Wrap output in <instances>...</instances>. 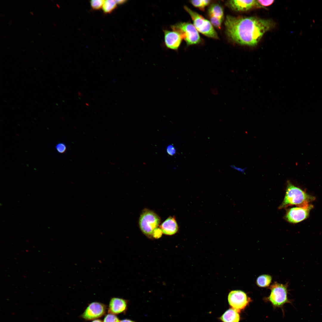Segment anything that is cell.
I'll list each match as a JSON object with an SVG mask.
<instances>
[{
	"instance_id": "obj_22",
	"label": "cell",
	"mask_w": 322,
	"mask_h": 322,
	"mask_svg": "<svg viewBox=\"0 0 322 322\" xmlns=\"http://www.w3.org/2000/svg\"><path fill=\"white\" fill-rule=\"evenodd\" d=\"M162 231L160 228L158 227L154 231L152 237L155 239H159L162 236Z\"/></svg>"
},
{
	"instance_id": "obj_26",
	"label": "cell",
	"mask_w": 322,
	"mask_h": 322,
	"mask_svg": "<svg viewBox=\"0 0 322 322\" xmlns=\"http://www.w3.org/2000/svg\"><path fill=\"white\" fill-rule=\"evenodd\" d=\"M116 1L118 4H122L126 1L125 0H116Z\"/></svg>"
},
{
	"instance_id": "obj_2",
	"label": "cell",
	"mask_w": 322,
	"mask_h": 322,
	"mask_svg": "<svg viewBox=\"0 0 322 322\" xmlns=\"http://www.w3.org/2000/svg\"><path fill=\"white\" fill-rule=\"evenodd\" d=\"M315 199L314 197L295 186L290 181H288L284 199L278 208L279 209L285 208L293 205L298 206L303 205L309 204Z\"/></svg>"
},
{
	"instance_id": "obj_17",
	"label": "cell",
	"mask_w": 322,
	"mask_h": 322,
	"mask_svg": "<svg viewBox=\"0 0 322 322\" xmlns=\"http://www.w3.org/2000/svg\"><path fill=\"white\" fill-rule=\"evenodd\" d=\"M117 4L116 0L105 1L102 7L103 12L106 13H110L116 7Z\"/></svg>"
},
{
	"instance_id": "obj_9",
	"label": "cell",
	"mask_w": 322,
	"mask_h": 322,
	"mask_svg": "<svg viewBox=\"0 0 322 322\" xmlns=\"http://www.w3.org/2000/svg\"><path fill=\"white\" fill-rule=\"evenodd\" d=\"M227 4L233 10L237 12L246 11L256 8H263L257 0H231L227 1Z\"/></svg>"
},
{
	"instance_id": "obj_19",
	"label": "cell",
	"mask_w": 322,
	"mask_h": 322,
	"mask_svg": "<svg viewBox=\"0 0 322 322\" xmlns=\"http://www.w3.org/2000/svg\"><path fill=\"white\" fill-rule=\"evenodd\" d=\"M105 1L103 0H91L90 2L91 6L94 10H99L103 7Z\"/></svg>"
},
{
	"instance_id": "obj_5",
	"label": "cell",
	"mask_w": 322,
	"mask_h": 322,
	"mask_svg": "<svg viewBox=\"0 0 322 322\" xmlns=\"http://www.w3.org/2000/svg\"><path fill=\"white\" fill-rule=\"evenodd\" d=\"M173 30L179 32L188 45L199 43L201 38L198 31L193 25L188 22H180L171 27Z\"/></svg>"
},
{
	"instance_id": "obj_25",
	"label": "cell",
	"mask_w": 322,
	"mask_h": 322,
	"mask_svg": "<svg viewBox=\"0 0 322 322\" xmlns=\"http://www.w3.org/2000/svg\"><path fill=\"white\" fill-rule=\"evenodd\" d=\"M120 322H135L129 319H124L120 321Z\"/></svg>"
},
{
	"instance_id": "obj_12",
	"label": "cell",
	"mask_w": 322,
	"mask_h": 322,
	"mask_svg": "<svg viewBox=\"0 0 322 322\" xmlns=\"http://www.w3.org/2000/svg\"><path fill=\"white\" fill-rule=\"evenodd\" d=\"M164 32L165 42L166 47L173 49H177L183 39L182 35L174 30H165Z\"/></svg>"
},
{
	"instance_id": "obj_13",
	"label": "cell",
	"mask_w": 322,
	"mask_h": 322,
	"mask_svg": "<svg viewBox=\"0 0 322 322\" xmlns=\"http://www.w3.org/2000/svg\"><path fill=\"white\" fill-rule=\"evenodd\" d=\"M160 227L164 234L172 235L178 230L179 226L174 216H169L160 225Z\"/></svg>"
},
{
	"instance_id": "obj_11",
	"label": "cell",
	"mask_w": 322,
	"mask_h": 322,
	"mask_svg": "<svg viewBox=\"0 0 322 322\" xmlns=\"http://www.w3.org/2000/svg\"><path fill=\"white\" fill-rule=\"evenodd\" d=\"M224 14L223 9L219 4H213L209 9L208 15L210 22L213 26L217 28H221Z\"/></svg>"
},
{
	"instance_id": "obj_34",
	"label": "cell",
	"mask_w": 322,
	"mask_h": 322,
	"mask_svg": "<svg viewBox=\"0 0 322 322\" xmlns=\"http://www.w3.org/2000/svg\"><path fill=\"white\" fill-rule=\"evenodd\" d=\"M4 38H5L7 39V38H6V37H5V36H4Z\"/></svg>"
},
{
	"instance_id": "obj_14",
	"label": "cell",
	"mask_w": 322,
	"mask_h": 322,
	"mask_svg": "<svg viewBox=\"0 0 322 322\" xmlns=\"http://www.w3.org/2000/svg\"><path fill=\"white\" fill-rule=\"evenodd\" d=\"M127 306L126 300L119 298H112L110 302L109 312L111 314L121 313L126 309Z\"/></svg>"
},
{
	"instance_id": "obj_20",
	"label": "cell",
	"mask_w": 322,
	"mask_h": 322,
	"mask_svg": "<svg viewBox=\"0 0 322 322\" xmlns=\"http://www.w3.org/2000/svg\"><path fill=\"white\" fill-rule=\"evenodd\" d=\"M117 317L113 314H109L105 317L103 322H120Z\"/></svg>"
},
{
	"instance_id": "obj_29",
	"label": "cell",
	"mask_w": 322,
	"mask_h": 322,
	"mask_svg": "<svg viewBox=\"0 0 322 322\" xmlns=\"http://www.w3.org/2000/svg\"><path fill=\"white\" fill-rule=\"evenodd\" d=\"M9 22H10V24H12V21H11V20H9Z\"/></svg>"
},
{
	"instance_id": "obj_1",
	"label": "cell",
	"mask_w": 322,
	"mask_h": 322,
	"mask_svg": "<svg viewBox=\"0 0 322 322\" xmlns=\"http://www.w3.org/2000/svg\"><path fill=\"white\" fill-rule=\"evenodd\" d=\"M225 25L227 35L232 41L242 45L253 46L265 32L274 27L275 24L270 19L227 15Z\"/></svg>"
},
{
	"instance_id": "obj_7",
	"label": "cell",
	"mask_w": 322,
	"mask_h": 322,
	"mask_svg": "<svg viewBox=\"0 0 322 322\" xmlns=\"http://www.w3.org/2000/svg\"><path fill=\"white\" fill-rule=\"evenodd\" d=\"M313 208L309 204L288 209L284 216L287 222L296 223L305 219L308 217L310 210Z\"/></svg>"
},
{
	"instance_id": "obj_31",
	"label": "cell",
	"mask_w": 322,
	"mask_h": 322,
	"mask_svg": "<svg viewBox=\"0 0 322 322\" xmlns=\"http://www.w3.org/2000/svg\"><path fill=\"white\" fill-rule=\"evenodd\" d=\"M53 24L56 27V25L55 24V23H53Z\"/></svg>"
},
{
	"instance_id": "obj_23",
	"label": "cell",
	"mask_w": 322,
	"mask_h": 322,
	"mask_svg": "<svg viewBox=\"0 0 322 322\" xmlns=\"http://www.w3.org/2000/svg\"><path fill=\"white\" fill-rule=\"evenodd\" d=\"M259 4L263 8L271 5L274 2V0H257Z\"/></svg>"
},
{
	"instance_id": "obj_18",
	"label": "cell",
	"mask_w": 322,
	"mask_h": 322,
	"mask_svg": "<svg viewBox=\"0 0 322 322\" xmlns=\"http://www.w3.org/2000/svg\"><path fill=\"white\" fill-rule=\"evenodd\" d=\"M211 1L209 0H198L190 1V2L195 7L203 11L205 7L210 4Z\"/></svg>"
},
{
	"instance_id": "obj_27",
	"label": "cell",
	"mask_w": 322,
	"mask_h": 322,
	"mask_svg": "<svg viewBox=\"0 0 322 322\" xmlns=\"http://www.w3.org/2000/svg\"><path fill=\"white\" fill-rule=\"evenodd\" d=\"M92 322H102L101 320H95Z\"/></svg>"
},
{
	"instance_id": "obj_24",
	"label": "cell",
	"mask_w": 322,
	"mask_h": 322,
	"mask_svg": "<svg viewBox=\"0 0 322 322\" xmlns=\"http://www.w3.org/2000/svg\"><path fill=\"white\" fill-rule=\"evenodd\" d=\"M167 151L170 155H173L176 153V149L174 146L171 145L167 148Z\"/></svg>"
},
{
	"instance_id": "obj_4",
	"label": "cell",
	"mask_w": 322,
	"mask_h": 322,
	"mask_svg": "<svg viewBox=\"0 0 322 322\" xmlns=\"http://www.w3.org/2000/svg\"><path fill=\"white\" fill-rule=\"evenodd\" d=\"M184 8L191 17L193 25L198 31L208 37L216 39L219 38L210 21L187 6H185Z\"/></svg>"
},
{
	"instance_id": "obj_32",
	"label": "cell",
	"mask_w": 322,
	"mask_h": 322,
	"mask_svg": "<svg viewBox=\"0 0 322 322\" xmlns=\"http://www.w3.org/2000/svg\"><path fill=\"white\" fill-rule=\"evenodd\" d=\"M1 15L2 16H3V17H5V16H4V15Z\"/></svg>"
},
{
	"instance_id": "obj_15",
	"label": "cell",
	"mask_w": 322,
	"mask_h": 322,
	"mask_svg": "<svg viewBox=\"0 0 322 322\" xmlns=\"http://www.w3.org/2000/svg\"><path fill=\"white\" fill-rule=\"evenodd\" d=\"M223 322H239L240 316L238 312L232 309H230L219 318Z\"/></svg>"
},
{
	"instance_id": "obj_16",
	"label": "cell",
	"mask_w": 322,
	"mask_h": 322,
	"mask_svg": "<svg viewBox=\"0 0 322 322\" xmlns=\"http://www.w3.org/2000/svg\"><path fill=\"white\" fill-rule=\"evenodd\" d=\"M272 280V276L268 274H263L259 276L256 280L257 285L261 287H269Z\"/></svg>"
},
{
	"instance_id": "obj_10",
	"label": "cell",
	"mask_w": 322,
	"mask_h": 322,
	"mask_svg": "<svg viewBox=\"0 0 322 322\" xmlns=\"http://www.w3.org/2000/svg\"><path fill=\"white\" fill-rule=\"evenodd\" d=\"M105 311L106 308L103 304L94 302L89 305L82 316L86 320H94L101 317L105 313Z\"/></svg>"
},
{
	"instance_id": "obj_6",
	"label": "cell",
	"mask_w": 322,
	"mask_h": 322,
	"mask_svg": "<svg viewBox=\"0 0 322 322\" xmlns=\"http://www.w3.org/2000/svg\"><path fill=\"white\" fill-rule=\"evenodd\" d=\"M288 286L287 284H284L275 282L269 287L271 292L267 300L274 306L277 307L290 302L287 298Z\"/></svg>"
},
{
	"instance_id": "obj_8",
	"label": "cell",
	"mask_w": 322,
	"mask_h": 322,
	"mask_svg": "<svg viewBox=\"0 0 322 322\" xmlns=\"http://www.w3.org/2000/svg\"><path fill=\"white\" fill-rule=\"evenodd\" d=\"M229 305L237 312L244 309L251 301V299L244 292L240 290L231 291L228 296Z\"/></svg>"
},
{
	"instance_id": "obj_3",
	"label": "cell",
	"mask_w": 322,
	"mask_h": 322,
	"mask_svg": "<svg viewBox=\"0 0 322 322\" xmlns=\"http://www.w3.org/2000/svg\"><path fill=\"white\" fill-rule=\"evenodd\" d=\"M160 222V218L157 214L151 210L145 209L140 215L139 224L142 232L151 238L154 231L158 228Z\"/></svg>"
},
{
	"instance_id": "obj_30",
	"label": "cell",
	"mask_w": 322,
	"mask_h": 322,
	"mask_svg": "<svg viewBox=\"0 0 322 322\" xmlns=\"http://www.w3.org/2000/svg\"><path fill=\"white\" fill-rule=\"evenodd\" d=\"M56 5H57V7H58V8H59V6L58 4H57Z\"/></svg>"
},
{
	"instance_id": "obj_21",
	"label": "cell",
	"mask_w": 322,
	"mask_h": 322,
	"mask_svg": "<svg viewBox=\"0 0 322 322\" xmlns=\"http://www.w3.org/2000/svg\"><path fill=\"white\" fill-rule=\"evenodd\" d=\"M57 152L61 154L65 153L66 150V146L65 143H62L57 144L55 146Z\"/></svg>"
},
{
	"instance_id": "obj_33",
	"label": "cell",
	"mask_w": 322,
	"mask_h": 322,
	"mask_svg": "<svg viewBox=\"0 0 322 322\" xmlns=\"http://www.w3.org/2000/svg\"><path fill=\"white\" fill-rule=\"evenodd\" d=\"M41 52H42V53H43V54H44V52H42V51H41Z\"/></svg>"
},
{
	"instance_id": "obj_28",
	"label": "cell",
	"mask_w": 322,
	"mask_h": 322,
	"mask_svg": "<svg viewBox=\"0 0 322 322\" xmlns=\"http://www.w3.org/2000/svg\"><path fill=\"white\" fill-rule=\"evenodd\" d=\"M30 14H31V15H34V14H33V12H32V11H30Z\"/></svg>"
}]
</instances>
